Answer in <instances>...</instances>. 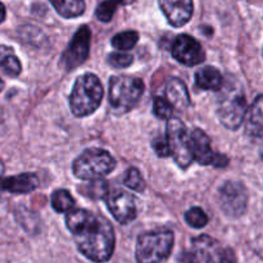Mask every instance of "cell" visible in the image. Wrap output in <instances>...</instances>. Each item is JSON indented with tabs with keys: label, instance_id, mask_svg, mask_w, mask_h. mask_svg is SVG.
<instances>
[{
	"label": "cell",
	"instance_id": "obj_1",
	"mask_svg": "<svg viewBox=\"0 0 263 263\" xmlns=\"http://www.w3.org/2000/svg\"><path fill=\"white\" fill-rule=\"evenodd\" d=\"M66 225L79 251L90 261L102 263L112 257L116 236L107 218L87 210H71L67 212Z\"/></svg>",
	"mask_w": 263,
	"mask_h": 263
},
{
	"label": "cell",
	"instance_id": "obj_2",
	"mask_svg": "<svg viewBox=\"0 0 263 263\" xmlns=\"http://www.w3.org/2000/svg\"><path fill=\"white\" fill-rule=\"evenodd\" d=\"M217 99V116L226 128L236 130L243 123L247 113L244 90L235 80L223 81Z\"/></svg>",
	"mask_w": 263,
	"mask_h": 263
},
{
	"label": "cell",
	"instance_id": "obj_3",
	"mask_svg": "<svg viewBox=\"0 0 263 263\" xmlns=\"http://www.w3.org/2000/svg\"><path fill=\"white\" fill-rule=\"evenodd\" d=\"M104 90L98 76L85 73L76 80L69 97V107L76 117H86L99 108Z\"/></svg>",
	"mask_w": 263,
	"mask_h": 263
},
{
	"label": "cell",
	"instance_id": "obj_4",
	"mask_svg": "<svg viewBox=\"0 0 263 263\" xmlns=\"http://www.w3.org/2000/svg\"><path fill=\"white\" fill-rule=\"evenodd\" d=\"M175 236L170 230H156L141 234L136 243L138 263H163L171 254Z\"/></svg>",
	"mask_w": 263,
	"mask_h": 263
},
{
	"label": "cell",
	"instance_id": "obj_5",
	"mask_svg": "<svg viewBox=\"0 0 263 263\" xmlns=\"http://www.w3.org/2000/svg\"><path fill=\"white\" fill-rule=\"evenodd\" d=\"M117 166L116 159L104 149H86L72 164L74 176L86 181L100 180L109 175Z\"/></svg>",
	"mask_w": 263,
	"mask_h": 263
},
{
	"label": "cell",
	"instance_id": "obj_6",
	"mask_svg": "<svg viewBox=\"0 0 263 263\" xmlns=\"http://www.w3.org/2000/svg\"><path fill=\"white\" fill-rule=\"evenodd\" d=\"M144 92V82L130 76H113L109 80V105L116 113H127L136 107Z\"/></svg>",
	"mask_w": 263,
	"mask_h": 263
},
{
	"label": "cell",
	"instance_id": "obj_7",
	"mask_svg": "<svg viewBox=\"0 0 263 263\" xmlns=\"http://www.w3.org/2000/svg\"><path fill=\"white\" fill-rule=\"evenodd\" d=\"M185 263H236V259L230 248L211 236L200 235L192 240Z\"/></svg>",
	"mask_w": 263,
	"mask_h": 263
},
{
	"label": "cell",
	"instance_id": "obj_8",
	"mask_svg": "<svg viewBox=\"0 0 263 263\" xmlns=\"http://www.w3.org/2000/svg\"><path fill=\"white\" fill-rule=\"evenodd\" d=\"M166 141L170 149V156L181 168H187L194 159L190 146V134L179 118H170L166 127Z\"/></svg>",
	"mask_w": 263,
	"mask_h": 263
},
{
	"label": "cell",
	"instance_id": "obj_9",
	"mask_svg": "<svg viewBox=\"0 0 263 263\" xmlns=\"http://www.w3.org/2000/svg\"><path fill=\"white\" fill-rule=\"evenodd\" d=\"M104 199L115 220L122 225L135 220L140 210L138 198L125 190L117 189L107 193Z\"/></svg>",
	"mask_w": 263,
	"mask_h": 263
},
{
	"label": "cell",
	"instance_id": "obj_10",
	"mask_svg": "<svg viewBox=\"0 0 263 263\" xmlns=\"http://www.w3.org/2000/svg\"><path fill=\"white\" fill-rule=\"evenodd\" d=\"M218 204L230 217L243 216L248 204V194L244 185L238 181H226L218 189Z\"/></svg>",
	"mask_w": 263,
	"mask_h": 263
},
{
	"label": "cell",
	"instance_id": "obj_11",
	"mask_svg": "<svg viewBox=\"0 0 263 263\" xmlns=\"http://www.w3.org/2000/svg\"><path fill=\"white\" fill-rule=\"evenodd\" d=\"M190 146H192L193 159L203 166L213 164L216 167H225L229 163V159L225 156L212 151L210 138L199 128H195L190 134Z\"/></svg>",
	"mask_w": 263,
	"mask_h": 263
},
{
	"label": "cell",
	"instance_id": "obj_12",
	"mask_svg": "<svg viewBox=\"0 0 263 263\" xmlns=\"http://www.w3.org/2000/svg\"><path fill=\"white\" fill-rule=\"evenodd\" d=\"M90 37H91V32L87 26H82L80 30H77L68 48L62 55V64L64 68L74 69L86 61L90 51Z\"/></svg>",
	"mask_w": 263,
	"mask_h": 263
},
{
	"label": "cell",
	"instance_id": "obj_13",
	"mask_svg": "<svg viewBox=\"0 0 263 263\" xmlns=\"http://www.w3.org/2000/svg\"><path fill=\"white\" fill-rule=\"evenodd\" d=\"M171 53L177 62L189 67L200 64L205 58V53L199 41L189 35L177 36L172 44Z\"/></svg>",
	"mask_w": 263,
	"mask_h": 263
},
{
	"label": "cell",
	"instance_id": "obj_14",
	"mask_svg": "<svg viewBox=\"0 0 263 263\" xmlns=\"http://www.w3.org/2000/svg\"><path fill=\"white\" fill-rule=\"evenodd\" d=\"M159 7L174 27L186 25L194 10L193 0H159Z\"/></svg>",
	"mask_w": 263,
	"mask_h": 263
},
{
	"label": "cell",
	"instance_id": "obj_15",
	"mask_svg": "<svg viewBox=\"0 0 263 263\" xmlns=\"http://www.w3.org/2000/svg\"><path fill=\"white\" fill-rule=\"evenodd\" d=\"M246 133L254 143L263 145V95L256 98L246 113Z\"/></svg>",
	"mask_w": 263,
	"mask_h": 263
},
{
	"label": "cell",
	"instance_id": "obj_16",
	"mask_svg": "<svg viewBox=\"0 0 263 263\" xmlns=\"http://www.w3.org/2000/svg\"><path fill=\"white\" fill-rule=\"evenodd\" d=\"M39 186V177L35 174H21L0 181V190L12 194H27Z\"/></svg>",
	"mask_w": 263,
	"mask_h": 263
},
{
	"label": "cell",
	"instance_id": "obj_17",
	"mask_svg": "<svg viewBox=\"0 0 263 263\" xmlns=\"http://www.w3.org/2000/svg\"><path fill=\"white\" fill-rule=\"evenodd\" d=\"M166 97L167 100L172 104V107H176L177 109H186L190 105V95L187 91V87L180 79H171L166 84Z\"/></svg>",
	"mask_w": 263,
	"mask_h": 263
},
{
	"label": "cell",
	"instance_id": "obj_18",
	"mask_svg": "<svg viewBox=\"0 0 263 263\" xmlns=\"http://www.w3.org/2000/svg\"><path fill=\"white\" fill-rule=\"evenodd\" d=\"M195 84L207 91H218L223 85V77L215 67H204L195 73Z\"/></svg>",
	"mask_w": 263,
	"mask_h": 263
},
{
	"label": "cell",
	"instance_id": "obj_19",
	"mask_svg": "<svg viewBox=\"0 0 263 263\" xmlns=\"http://www.w3.org/2000/svg\"><path fill=\"white\" fill-rule=\"evenodd\" d=\"M0 69L10 77H17L21 73L22 66L20 59L9 46L0 45Z\"/></svg>",
	"mask_w": 263,
	"mask_h": 263
},
{
	"label": "cell",
	"instance_id": "obj_20",
	"mask_svg": "<svg viewBox=\"0 0 263 263\" xmlns=\"http://www.w3.org/2000/svg\"><path fill=\"white\" fill-rule=\"evenodd\" d=\"M63 18H74L85 12V0H49Z\"/></svg>",
	"mask_w": 263,
	"mask_h": 263
},
{
	"label": "cell",
	"instance_id": "obj_21",
	"mask_svg": "<svg viewBox=\"0 0 263 263\" xmlns=\"http://www.w3.org/2000/svg\"><path fill=\"white\" fill-rule=\"evenodd\" d=\"M51 207L59 213H66L68 211L73 210L74 207V199L69 192L67 190L61 189V190H55L51 195Z\"/></svg>",
	"mask_w": 263,
	"mask_h": 263
},
{
	"label": "cell",
	"instance_id": "obj_22",
	"mask_svg": "<svg viewBox=\"0 0 263 263\" xmlns=\"http://www.w3.org/2000/svg\"><path fill=\"white\" fill-rule=\"evenodd\" d=\"M139 41V33L136 31H123L113 36L112 45L118 50H130Z\"/></svg>",
	"mask_w": 263,
	"mask_h": 263
},
{
	"label": "cell",
	"instance_id": "obj_23",
	"mask_svg": "<svg viewBox=\"0 0 263 263\" xmlns=\"http://www.w3.org/2000/svg\"><path fill=\"white\" fill-rule=\"evenodd\" d=\"M185 221L194 229H202L208 223V216L199 207H193L185 213Z\"/></svg>",
	"mask_w": 263,
	"mask_h": 263
},
{
	"label": "cell",
	"instance_id": "obj_24",
	"mask_svg": "<svg viewBox=\"0 0 263 263\" xmlns=\"http://www.w3.org/2000/svg\"><path fill=\"white\" fill-rule=\"evenodd\" d=\"M123 184L127 187H130L134 192H144L145 190V181H144L143 176L139 172L138 168H128L126 172L125 177H123Z\"/></svg>",
	"mask_w": 263,
	"mask_h": 263
},
{
	"label": "cell",
	"instance_id": "obj_25",
	"mask_svg": "<svg viewBox=\"0 0 263 263\" xmlns=\"http://www.w3.org/2000/svg\"><path fill=\"white\" fill-rule=\"evenodd\" d=\"M118 4H121V0H105L98 5L95 15L102 22H109L115 14L116 9H117Z\"/></svg>",
	"mask_w": 263,
	"mask_h": 263
},
{
	"label": "cell",
	"instance_id": "obj_26",
	"mask_svg": "<svg viewBox=\"0 0 263 263\" xmlns=\"http://www.w3.org/2000/svg\"><path fill=\"white\" fill-rule=\"evenodd\" d=\"M153 113L159 120H170L174 113V107L167 99L162 97H156L153 102Z\"/></svg>",
	"mask_w": 263,
	"mask_h": 263
},
{
	"label": "cell",
	"instance_id": "obj_27",
	"mask_svg": "<svg viewBox=\"0 0 263 263\" xmlns=\"http://www.w3.org/2000/svg\"><path fill=\"white\" fill-rule=\"evenodd\" d=\"M81 192L82 194L87 195L90 198H104L108 193V185L105 181L92 180V182L81 187Z\"/></svg>",
	"mask_w": 263,
	"mask_h": 263
},
{
	"label": "cell",
	"instance_id": "obj_28",
	"mask_svg": "<svg viewBox=\"0 0 263 263\" xmlns=\"http://www.w3.org/2000/svg\"><path fill=\"white\" fill-rule=\"evenodd\" d=\"M133 62V55L126 53H112L108 57V63L116 68H126V67L131 66Z\"/></svg>",
	"mask_w": 263,
	"mask_h": 263
},
{
	"label": "cell",
	"instance_id": "obj_29",
	"mask_svg": "<svg viewBox=\"0 0 263 263\" xmlns=\"http://www.w3.org/2000/svg\"><path fill=\"white\" fill-rule=\"evenodd\" d=\"M153 148L159 157H168L170 149L167 141L162 138H157L153 140Z\"/></svg>",
	"mask_w": 263,
	"mask_h": 263
},
{
	"label": "cell",
	"instance_id": "obj_30",
	"mask_svg": "<svg viewBox=\"0 0 263 263\" xmlns=\"http://www.w3.org/2000/svg\"><path fill=\"white\" fill-rule=\"evenodd\" d=\"M5 14H7V12H5L4 4H3V3H0V23L5 20Z\"/></svg>",
	"mask_w": 263,
	"mask_h": 263
},
{
	"label": "cell",
	"instance_id": "obj_31",
	"mask_svg": "<svg viewBox=\"0 0 263 263\" xmlns=\"http://www.w3.org/2000/svg\"><path fill=\"white\" fill-rule=\"evenodd\" d=\"M135 0H121V4L123 5H127V4H131V3H134Z\"/></svg>",
	"mask_w": 263,
	"mask_h": 263
},
{
	"label": "cell",
	"instance_id": "obj_32",
	"mask_svg": "<svg viewBox=\"0 0 263 263\" xmlns=\"http://www.w3.org/2000/svg\"><path fill=\"white\" fill-rule=\"evenodd\" d=\"M3 174H4V164H3V162L0 161V177L3 176Z\"/></svg>",
	"mask_w": 263,
	"mask_h": 263
},
{
	"label": "cell",
	"instance_id": "obj_33",
	"mask_svg": "<svg viewBox=\"0 0 263 263\" xmlns=\"http://www.w3.org/2000/svg\"><path fill=\"white\" fill-rule=\"evenodd\" d=\"M3 89H4V82H3V80L0 79V92H2Z\"/></svg>",
	"mask_w": 263,
	"mask_h": 263
}]
</instances>
